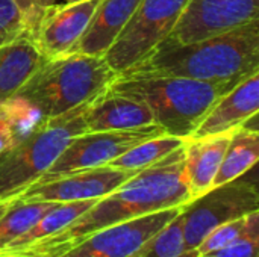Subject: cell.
I'll use <instances>...</instances> for the list:
<instances>
[{
    "label": "cell",
    "mask_w": 259,
    "mask_h": 257,
    "mask_svg": "<svg viewBox=\"0 0 259 257\" xmlns=\"http://www.w3.org/2000/svg\"><path fill=\"white\" fill-rule=\"evenodd\" d=\"M234 130L187 138L184 142V171L191 201L206 194L214 183Z\"/></svg>",
    "instance_id": "obj_15"
},
{
    "label": "cell",
    "mask_w": 259,
    "mask_h": 257,
    "mask_svg": "<svg viewBox=\"0 0 259 257\" xmlns=\"http://www.w3.org/2000/svg\"><path fill=\"white\" fill-rule=\"evenodd\" d=\"M85 106L82 105L53 118H42L27 136L0 151V203L12 201L38 182L68 142L87 132Z\"/></svg>",
    "instance_id": "obj_5"
},
{
    "label": "cell",
    "mask_w": 259,
    "mask_h": 257,
    "mask_svg": "<svg viewBox=\"0 0 259 257\" xmlns=\"http://www.w3.org/2000/svg\"><path fill=\"white\" fill-rule=\"evenodd\" d=\"M259 73H255L225 92L206 112L190 138H202L234 130L258 115Z\"/></svg>",
    "instance_id": "obj_13"
},
{
    "label": "cell",
    "mask_w": 259,
    "mask_h": 257,
    "mask_svg": "<svg viewBox=\"0 0 259 257\" xmlns=\"http://www.w3.org/2000/svg\"><path fill=\"white\" fill-rule=\"evenodd\" d=\"M58 203L50 201H20L12 200L9 208L0 215V250L29 230L44 214Z\"/></svg>",
    "instance_id": "obj_21"
},
{
    "label": "cell",
    "mask_w": 259,
    "mask_h": 257,
    "mask_svg": "<svg viewBox=\"0 0 259 257\" xmlns=\"http://www.w3.org/2000/svg\"><path fill=\"white\" fill-rule=\"evenodd\" d=\"M190 0H140L120 36L103 56L108 65L121 74L152 53L164 41Z\"/></svg>",
    "instance_id": "obj_6"
},
{
    "label": "cell",
    "mask_w": 259,
    "mask_h": 257,
    "mask_svg": "<svg viewBox=\"0 0 259 257\" xmlns=\"http://www.w3.org/2000/svg\"><path fill=\"white\" fill-rule=\"evenodd\" d=\"M97 5L99 0L53 3L26 33L46 61L68 55L85 32Z\"/></svg>",
    "instance_id": "obj_11"
},
{
    "label": "cell",
    "mask_w": 259,
    "mask_h": 257,
    "mask_svg": "<svg viewBox=\"0 0 259 257\" xmlns=\"http://www.w3.org/2000/svg\"><path fill=\"white\" fill-rule=\"evenodd\" d=\"M200 257H259V211L250 214L246 230L235 241Z\"/></svg>",
    "instance_id": "obj_24"
},
{
    "label": "cell",
    "mask_w": 259,
    "mask_h": 257,
    "mask_svg": "<svg viewBox=\"0 0 259 257\" xmlns=\"http://www.w3.org/2000/svg\"><path fill=\"white\" fill-rule=\"evenodd\" d=\"M182 208L158 211L100 229L59 257H127L167 226Z\"/></svg>",
    "instance_id": "obj_10"
},
{
    "label": "cell",
    "mask_w": 259,
    "mask_h": 257,
    "mask_svg": "<svg viewBox=\"0 0 259 257\" xmlns=\"http://www.w3.org/2000/svg\"><path fill=\"white\" fill-rule=\"evenodd\" d=\"M42 118L36 106L17 94L0 105V120L12 130L15 142L27 136Z\"/></svg>",
    "instance_id": "obj_23"
},
{
    "label": "cell",
    "mask_w": 259,
    "mask_h": 257,
    "mask_svg": "<svg viewBox=\"0 0 259 257\" xmlns=\"http://www.w3.org/2000/svg\"><path fill=\"white\" fill-rule=\"evenodd\" d=\"M56 2L58 0H14V3L21 12L24 32H29L36 24L41 14L46 11V8H49L50 5Z\"/></svg>",
    "instance_id": "obj_27"
},
{
    "label": "cell",
    "mask_w": 259,
    "mask_h": 257,
    "mask_svg": "<svg viewBox=\"0 0 259 257\" xmlns=\"http://www.w3.org/2000/svg\"><path fill=\"white\" fill-rule=\"evenodd\" d=\"M24 32L23 17L14 0H0V45Z\"/></svg>",
    "instance_id": "obj_26"
},
{
    "label": "cell",
    "mask_w": 259,
    "mask_h": 257,
    "mask_svg": "<svg viewBox=\"0 0 259 257\" xmlns=\"http://www.w3.org/2000/svg\"><path fill=\"white\" fill-rule=\"evenodd\" d=\"M44 61L26 32L0 45V105L14 97Z\"/></svg>",
    "instance_id": "obj_17"
},
{
    "label": "cell",
    "mask_w": 259,
    "mask_h": 257,
    "mask_svg": "<svg viewBox=\"0 0 259 257\" xmlns=\"http://www.w3.org/2000/svg\"><path fill=\"white\" fill-rule=\"evenodd\" d=\"M256 211H259V192L253 180L238 177L209 189L182 208L181 220L187 250L196 253L211 230Z\"/></svg>",
    "instance_id": "obj_7"
},
{
    "label": "cell",
    "mask_w": 259,
    "mask_h": 257,
    "mask_svg": "<svg viewBox=\"0 0 259 257\" xmlns=\"http://www.w3.org/2000/svg\"><path fill=\"white\" fill-rule=\"evenodd\" d=\"M117 76L103 56L73 52L44 61L17 95L36 106L44 118H53L90 103Z\"/></svg>",
    "instance_id": "obj_4"
},
{
    "label": "cell",
    "mask_w": 259,
    "mask_h": 257,
    "mask_svg": "<svg viewBox=\"0 0 259 257\" xmlns=\"http://www.w3.org/2000/svg\"><path fill=\"white\" fill-rule=\"evenodd\" d=\"M138 3L140 0H99L73 52L90 56H105L134 15Z\"/></svg>",
    "instance_id": "obj_16"
},
{
    "label": "cell",
    "mask_w": 259,
    "mask_h": 257,
    "mask_svg": "<svg viewBox=\"0 0 259 257\" xmlns=\"http://www.w3.org/2000/svg\"><path fill=\"white\" fill-rule=\"evenodd\" d=\"M83 121L87 132L131 130L155 124L153 115L144 103L111 89L87 103Z\"/></svg>",
    "instance_id": "obj_14"
},
{
    "label": "cell",
    "mask_w": 259,
    "mask_h": 257,
    "mask_svg": "<svg viewBox=\"0 0 259 257\" xmlns=\"http://www.w3.org/2000/svg\"><path fill=\"white\" fill-rule=\"evenodd\" d=\"M185 139H181L178 136L171 135H159L150 139H146L135 147L129 148L123 155H120L117 159L108 164V167L121 170V171H132L137 173L146 167H150L152 164L161 161L168 153L176 150L184 144Z\"/></svg>",
    "instance_id": "obj_20"
},
{
    "label": "cell",
    "mask_w": 259,
    "mask_h": 257,
    "mask_svg": "<svg viewBox=\"0 0 259 257\" xmlns=\"http://www.w3.org/2000/svg\"><path fill=\"white\" fill-rule=\"evenodd\" d=\"M0 257H47L42 253L33 251L30 248H23L17 251H0Z\"/></svg>",
    "instance_id": "obj_29"
},
{
    "label": "cell",
    "mask_w": 259,
    "mask_h": 257,
    "mask_svg": "<svg viewBox=\"0 0 259 257\" xmlns=\"http://www.w3.org/2000/svg\"><path fill=\"white\" fill-rule=\"evenodd\" d=\"M249 220H250V214L246 215V217L228 221L225 224H220L219 227L211 230L208 233V236L202 241V244L197 247V250H196L197 257L212 253V251H217V250L229 245L232 241H235L246 230V227L249 224Z\"/></svg>",
    "instance_id": "obj_25"
},
{
    "label": "cell",
    "mask_w": 259,
    "mask_h": 257,
    "mask_svg": "<svg viewBox=\"0 0 259 257\" xmlns=\"http://www.w3.org/2000/svg\"><path fill=\"white\" fill-rule=\"evenodd\" d=\"M159 135H165V132L158 124H149L131 130L80 133L68 142L65 150L38 182L52 180L80 170L105 167L137 144Z\"/></svg>",
    "instance_id": "obj_8"
},
{
    "label": "cell",
    "mask_w": 259,
    "mask_h": 257,
    "mask_svg": "<svg viewBox=\"0 0 259 257\" xmlns=\"http://www.w3.org/2000/svg\"><path fill=\"white\" fill-rule=\"evenodd\" d=\"M124 73L240 82L259 73V20L187 44H159Z\"/></svg>",
    "instance_id": "obj_2"
},
{
    "label": "cell",
    "mask_w": 259,
    "mask_h": 257,
    "mask_svg": "<svg viewBox=\"0 0 259 257\" xmlns=\"http://www.w3.org/2000/svg\"><path fill=\"white\" fill-rule=\"evenodd\" d=\"M258 2L190 0L170 35L159 44H187L252 23L258 20Z\"/></svg>",
    "instance_id": "obj_9"
},
{
    "label": "cell",
    "mask_w": 259,
    "mask_h": 257,
    "mask_svg": "<svg viewBox=\"0 0 259 257\" xmlns=\"http://www.w3.org/2000/svg\"><path fill=\"white\" fill-rule=\"evenodd\" d=\"M134 174L135 173L132 171H121L108 165L80 170L55 177L52 180L36 182L14 200L50 203L100 200L117 189Z\"/></svg>",
    "instance_id": "obj_12"
},
{
    "label": "cell",
    "mask_w": 259,
    "mask_h": 257,
    "mask_svg": "<svg viewBox=\"0 0 259 257\" xmlns=\"http://www.w3.org/2000/svg\"><path fill=\"white\" fill-rule=\"evenodd\" d=\"M14 144H15V138H14L12 130L8 127V124H5L0 120V151L12 147Z\"/></svg>",
    "instance_id": "obj_28"
},
{
    "label": "cell",
    "mask_w": 259,
    "mask_h": 257,
    "mask_svg": "<svg viewBox=\"0 0 259 257\" xmlns=\"http://www.w3.org/2000/svg\"><path fill=\"white\" fill-rule=\"evenodd\" d=\"M64 2H77V0H64Z\"/></svg>",
    "instance_id": "obj_30"
},
{
    "label": "cell",
    "mask_w": 259,
    "mask_h": 257,
    "mask_svg": "<svg viewBox=\"0 0 259 257\" xmlns=\"http://www.w3.org/2000/svg\"><path fill=\"white\" fill-rule=\"evenodd\" d=\"M97 200H85V201H70V203H58L47 214H44L29 230L15 238L0 251H17L26 248L39 239H44L79 218L83 212H87Z\"/></svg>",
    "instance_id": "obj_19"
},
{
    "label": "cell",
    "mask_w": 259,
    "mask_h": 257,
    "mask_svg": "<svg viewBox=\"0 0 259 257\" xmlns=\"http://www.w3.org/2000/svg\"><path fill=\"white\" fill-rule=\"evenodd\" d=\"M181 212L127 257H197L185 247Z\"/></svg>",
    "instance_id": "obj_22"
},
{
    "label": "cell",
    "mask_w": 259,
    "mask_h": 257,
    "mask_svg": "<svg viewBox=\"0 0 259 257\" xmlns=\"http://www.w3.org/2000/svg\"><path fill=\"white\" fill-rule=\"evenodd\" d=\"M190 201L182 144L161 161L137 171L67 227L26 248L47 257H59L85 236L100 229L158 211L182 208Z\"/></svg>",
    "instance_id": "obj_1"
},
{
    "label": "cell",
    "mask_w": 259,
    "mask_h": 257,
    "mask_svg": "<svg viewBox=\"0 0 259 257\" xmlns=\"http://www.w3.org/2000/svg\"><path fill=\"white\" fill-rule=\"evenodd\" d=\"M237 83V80L205 82L178 76L121 73L108 89L144 103L155 124L167 135L187 139L211 106Z\"/></svg>",
    "instance_id": "obj_3"
},
{
    "label": "cell",
    "mask_w": 259,
    "mask_h": 257,
    "mask_svg": "<svg viewBox=\"0 0 259 257\" xmlns=\"http://www.w3.org/2000/svg\"><path fill=\"white\" fill-rule=\"evenodd\" d=\"M259 158L258 130L240 126L234 129L212 188L229 183L250 171ZM211 188V189H212Z\"/></svg>",
    "instance_id": "obj_18"
}]
</instances>
